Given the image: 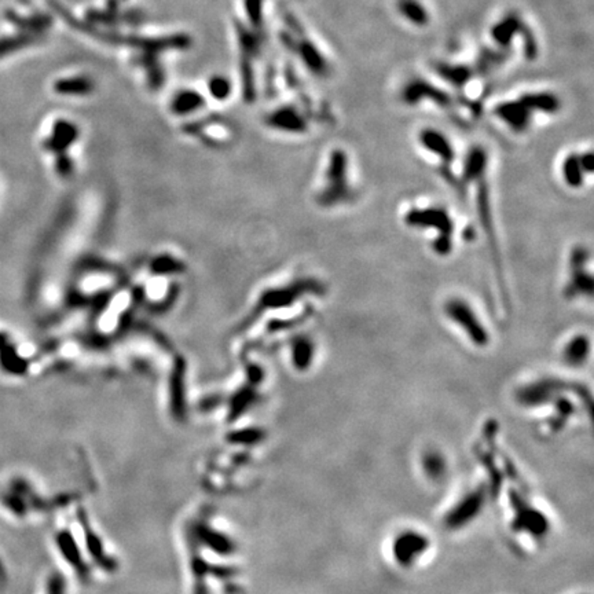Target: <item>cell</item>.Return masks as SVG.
Wrapping results in <instances>:
<instances>
[{
	"label": "cell",
	"instance_id": "cell-1",
	"mask_svg": "<svg viewBox=\"0 0 594 594\" xmlns=\"http://www.w3.org/2000/svg\"><path fill=\"white\" fill-rule=\"evenodd\" d=\"M405 225L418 230H435L436 237L432 241V250L440 256H449L454 249V219L450 212L439 205L425 208H411L403 216Z\"/></svg>",
	"mask_w": 594,
	"mask_h": 594
},
{
	"label": "cell",
	"instance_id": "cell-2",
	"mask_svg": "<svg viewBox=\"0 0 594 594\" xmlns=\"http://www.w3.org/2000/svg\"><path fill=\"white\" fill-rule=\"evenodd\" d=\"M354 197V189L349 182V153L340 147L333 149L325 171V185L317 196V201L322 208H334L349 204Z\"/></svg>",
	"mask_w": 594,
	"mask_h": 594
},
{
	"label": "cell",
	"instance_id": "cell-3",
	"mask_svg": "<svg viewBox=\"0 0 594 594\" xmlns=\"http://www.w3.org/2000/svg\"><path fill=\"white\" fill-rule=\"evenodd\" d=\"M566 392H574L580 401L588 402L589 406L592 405V396L585 386L553 377L539 378L530 384H526L517 390L516 399L521 406L541 408L553 402L556 396Z\"/></svg>",
	"mask_w": 594,
	"mask_h": 594
},
{
	"label": "cell",
	"instance_id": "cell-4",
	"mask_svg": "<svg viewBox=\"0 0 594 594\" xmlns=\"http://www.w3.org/2000/svg\"><path fill=\"white\" fill-rule=\"evenodd\" d=\"M590 249L585 245H575L568 255V280L563 290L567 300L578 297H593L594 277L588 268L590 262Z\"/></svg>",
	"mask_w": 594,
	"mask_h": 594
},
{
	"label": "cell",
	"instance_id": "cell-5",
	"mask_svg": "<svg viewBox=\"0 0 594 594\" xmlns=\"http://www.w3.org/2000/svg\"><path fill=\"white\" fill-rule=\"evenodd\" d=\"M443 311L451 322L465 333L474 347L486 349L490 344L492 337L489 329L480 321L477 312L467 300L461 297L449 299L445 303Z\"/></svg>",
	"mask_w": 594,
	"mask_h": 594
},
{
	"label": "cell",
	"instance_id": "cell-6",
	"mask_svg": "<svg viewBox=\"0 0 594 594\" xmlns=\"http://www.w3.org/2000/svg\"><path fill=\"white\" fill-rule=\"evenodd\" d=\"M512 505V529L516 533L529 534L534 539H542L551 531V521L542 511L536 509L516 490L509 492Z\"/></svg>",
	"mask_w": 594,
	"mask_h": 594
},
{
	"label": "cell",
	"instance_id": "cell-7",
	"mask_svg": "<svg viewBox=\"0 0 594 594\" xmlns=\"http://www.w3.org/2000/svg\"><path fill=\"white\" fill-rule=\"evenodd\" d=\"M430 541L420 531L408 530L398 534L392 542V556L402 568H411L430 549Z\"/></svg>",
	"mask_w": 594,
	"mask_h": 594
},
{
	"label": "cell",
	"instance_id": "cell-8",
	"mask_svg": "<svg viewBox=\"0 0 594 594\" xmlns=\"http://www.w3.org/2000/svg\"><path fill=\"white\" fill-rule=\"evenodd\" d=\"M476 208H477V218L480 226L489 240V248L492 250V262L497 268V274L502 284V266H501V253L497 241V234L494 231V221H492V198H490V187L484 179L477 182V193H476Z\"/></svg>",
	"mask_w": 594,
	"mask_h": 594
},
{
	"label": "cell",
	"instance_id": "cell-9",
	"mask_svg": "<svg viewBox=\"0 0 594 594\" xmlns=\"http://www.w3.org/2000/svg\"><path fill=\"white\" fill-rule=\"evenodd\" d=\"M486 499L487 492L483 486H479L477 489L465 494V497L461 498L446 514L445 526L452 531L468 526L482 513Z\"/></svg>",
	"mask_w": 594,
	"mask_h": 594
},
{
	"label": "cell",
	"instance_id": "cell-10",
	"mask_svg": "<svg viewBox=\"0 0 594 594\" xmlns=\"http://www.w3.org/2000/svg\"><path fill=\"white\" fill-rule=\"evenodd\" d=\"M402 102L408 106H415L418 103L432 102L440 107H450L454 100L450 94L435 84L424 79H414L408 83L401 92Z\"/></svg>",
	"mask_w": 594,
	"mask_h": 594
},
{
	"label": "cell",
	"instance_id": "cell-11",
	"mask_svg": "<svg viewBox=\"0 0 594 594\" xmlns=\"http://www.w3.org/2000/svg\"><path fill=\"white\" fill-rule=\"evenodd\" d=\"M418 141L421 147L436 157L443 166L450 168L455 161V149L450 141V138L436 128H423L418 134Z\"/></svg>",
	"mask_w": 594,
	"mask_h": 594
},
{
	"label": "cell",
	"instance_id": "cell-12",
	"mask_svg": "<svg viewBox=\"0 0 594 594\" xmlns=\"http://www.w3.org/2000/svg\"><path fill=\"white\" fill-rule=\"evenodd\" d=\"M494 115L516 134L529 131L533 122V113L519 98L498 103L494 107Z\"/></svg>",
	"mask_w": 594,
	"mask_h": 594
},
{
	"label": "cell",
	"instance_id": "cell-13",
	"mask_svg": "<svg viewBox=\"0 0 594 594\" xmlns=\"http://www.w3.org/2000/svg\"><path fill=\"white\" fill-rule=\"evenodd\" d=\"M489 168V153L487 150L480 146L474 144L470 147L464 165H462V174H461V182L464 186L471 185L473 182H479L486 178Z\"/></svg>",
	"mask_w": 594,
	"mask_h": 594
},
{
	"label": "cell",
	"instance_id": "cell-14",
	"mask_svg": "<svg viewBox=\"0 0 594 594\" xmlns=\"http://www.w3.org/2000/svg\"><path fill=\"white\" fill-rule=\"evenodd\" d=\"M270 124L274 128L289 134H304L308 129L307 120L304 116L292 106H285L275 110L270 117Z\"/></svg>",
	"mask_w": 594,
	"mask_h": 594
},
{
	"label": "cell",
	"instance_id": "cell-15",
	"mask_svg": "<svg viewBox=\"0 0 594 594\" xmlns=\"http://www.w3.org/2000/svg\"><path fill=\"white\" fill-rule=\"evenodd\" d=\"M590 351H592L590 337L585 333L575 334L563 349V361L570 368H582L588 362L590 356Z\"/></svg>",
	"mask_w": 594,
	"mask_h": 594
},
{
	"label": "cell",
	"instance_id": "cell-16",
	"mask_svg": "<svg viewBox=\"0 0 594 594\" xmlns=\"http://www.w3.org/2000/svg\"><path fill=\"white\" fill-rule=\"evenodd\" d=\"M531 113H542L548 116L557 115L561 110L560 98L551 91H534L526 92L519 98Z\"/></svg>",
	"mask_w": 594,
	"mask_h": 594
},
{
	"label": "cell",
	"instance_id": "cell-17",
	"mask_svg": "<svg viewBox=\"0 0 594 594\" xmlns=\"http://www.w3.org/2000/svg\"><path fill=\"white\" fill-rule=\"evenodd\" d=\"M523 22L524 21L516 13L507 14L502 20L492 25L490 31L492 41L501 48H509L512 46L513 39L519 35Z\"/></svg>",
	"mask_w": 594,
	"mask_h": 594
},
{
	"label": "cell",
	"instance_id": "cell-18",
	"mask_svg": "<svg viewBox=\"0 0 594 594\" xmlns=\"http://www.w3.org/2000/svg\"><path fill=\"white\" fill-rule=\"evenodd\" d=\"M433 69L443 82L450 84L455 88H464L473 78V69L467 65L437 62L433 66Z\"/></svg>",
	"mask_w": 594,
	"mask_h": 594
},
{
	"label": "cell",
	"instance_id": "cell-19",
	"mask_svg": "<svg viewBox=\"0 0 594 594\" xmlns=\"http://www.w3.org/2000/svg\"><path fill=\"white\" fill-rule=\"evenodd\" d=\"M26 361L21 358L7 333L0 332V368L13 376H20L26 370Z\"/></svg>",
	"mask_w": 594,
	"mask_h": 594
},
{
	"label": "cell",
	"instance_id": "cell-20",
	"mask_svg": "<svg viewBox=\"0 0 594 594\" xmlns=\"http://www.w3.org/2000/svg\"><path fill=\"white\" fill-rule=\"evenodd\" d=\"M315 358V344L307 336H299L292 343V362L300 371L309 369Z\"/></svg>",
	"mask_w": 594,
	"mask_h": 594
},
{
	"label": "cell",
	"instance_id": "cell-21",
	"mask_svg": "<svg viewBox=\"0 0 594 594\" xmlns=\"http://www.w3.org/2000/svg\"><path fill=\"white\" fill-rule=\"evenodd\" d=\"M561 175L564 184L570 189L578 190L585 185L588 174L585 172L583 166L579 160V153H570L561 164Z\"/></svg>",
	"mask_w": 594,
	"mask_h": 594
},
{
	"label": "cell",
	"instance_id": "cell-22",
	"mask_svg": "<svg viewBox=\"0 0 594 594\" xmlns=\"http://www.w3.org/2000/svg\"><path fill=\"white\" fill-rule=\"evenodd\" d=\"M396 7L399 14L414 26L423 28L430 23V13L420 0H398Z\"/></svg>",
	"mask_w": 594,
	"mask_h": 594
},
{
	"label": "cell",
	"instance_id": "cell-23",
	"mask_svg": "<svg viewBox=\"0 0 594 594\" xmlns=\"http://www.w3.org/2000/svg\"><path fill=\"white\" fill-rule=\"evenodd\" d=\"M476 455H477V460L480 461V464L483 465V468L489 473L490 494H492V497H498V494L501 492V487H502L504 477L501 474L499 468L494 462V455L490 454L489 450L482 449V447H476Z\"/></svg>",
	"mask_w": 594,
	"mask_h": 594
},
{
	"label": "cell",
	"instance_id": "cell-24",
	"mask_svg": "<svg viewBox=\"0 0 594 594\" xmlns=\"http://www.w3.org/2000/svg\"><path fill=\"white\" fill-rule=\"evenodd\" d=\"M75 129L72 125L65 123H58L54 125L53 129V135L46 141L44 147L50 152L54 153H60L62 150H65V147L68 149L72 142L75 141Z\"/></svg>",
	"mask_w": 594,
	"mask_h": 594
},
{
	"label": "cell",
	"instance_id": "cell-25",
	"mask_svg": "<svg viewBox=\"0 0 594 594\" xmlns=\"http://www.w3.org/2000/svg\"><path fill=\"white\" fill-rule=\"evenodd\" d=\"M300 57L312 73L319 76L328 73V62L311 41H304L300 46Z\"/></svg>",
	"mask_w": 594,
	"mask_h": 594
},
{
	"label": "cell",
	"instance_id": "cell-26",
	"mask_svg": "<svg viewBox=\"0 0 594 594\" xmlns=\"http://www.w3.org/2000/svg\"><path fill=\"white\" fill-rule=\"evenodd\" d=\"M554 405L553 418L549 423V427L552 430H560L575 414V403L568 398L564 396V393L556 396L552 402Z\"/></svg>",
	"mask_w": 594,
	"mask_h": 594
},
{
	"label": "cell",
	"instance_id": "cell-27",
	"mask_svg": "<svg viewBox=\"0 0 594 594\" xmlns=\"http://www.w3.org/2000/svg\"><path fill=\"white\" fill-rule=\"evenodd\" d=\"M423 468L430 479L439 480L446 474L447 464L439 451H428L423 457Z\"/></svg>",
	"mask_w": 594,
	"mask_h": 594
},
{
	"label": "cell",
	"instance_id": "cell-28",
	"mask_svg": "<svg viewBox=\"0 0 594 594\" xmlns=\"http://www.w3.org/2000/svg\"><path fill=\"white\" fill-rule=\"evenodd\" d=\"M508 48H502V50H490V48H484L482 51V54L479 55V60L476 63L477 72L479 73H490L494 70L497 66H501L504 62L508 60V54L507 51Z\"/></svg>",
	"mask_w": 594,
	"mask_h": 594
},
{
	"label": "cell",
	"instance_id": "cell-29",
	"mask_svg": "<svg viewBox=\"0 0 594 594\" xmlns=\"http://www.w3.org/2000/svg\"><path fill=\"white\" fill-rule=\"evenodd\" d=\"M519 35L523 41V51H524L526 60L527 61H535L539 55V46H538V41H536L533 29L529 25H526V22H523Z\"/></svg>",
	"mask_w": 594,
	"mask_h": 594
},
{
	"label": "cell",
	"instance_id": "cell-30",
	"mask_svg": "<svg viewBox=\"0 0 594 594\" xmlns=\"http://www.w3.org/2000/svg\"><path fill=\"white\" fill-rule=\"evenodd\" d=\"M579 160H580V164L583 166L585 172H586L588 175H592L594 171L593 152H592V150H588V152L580 153V154H579Z\"/></svg>",
	"mask_w": 594,
	"mask_h": 594
}]
</instances>
